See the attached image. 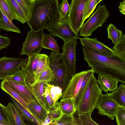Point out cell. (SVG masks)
<instances>
[{"label":"cell","instance_id":"obj_1","mask_svg":"<svg viewBox=\"0 0 125 125\" xmlns=\"http://www.w3.org/2000/svg\"><path fill=\"white\" fill-rule=\"evenodd\" d=\"M84 58L94 73L110 76L125 84V62L116 56L102 55L88 47L83 46Z\"/></svg>","mask_w":125,"mask_h":125},{"label":"cell","instance_id":"obj_2","mask_svg":"<svg viewBox=\"0 0 125 125\" xmlns=\"http://www.w3.org/2000/svg\"><path fill=\"white\" fill-rule=\"evenodd\" d=\"M59 0H34L30 19L26 22L31 30H43L62 16L58 10Z\"/></svg>","mask_w":125,"mask_h":125},{"label":"cell","instance_id":"obj_3","mask_svg":"<svg viewBox=\"0 0 125 125\" xmlns=\"http://www.w3.org/2000/svg\"><path fill=\"white\" fill-rule=\"evenodd\" d=\"M102 91L93 75L88 82L82 94L76 112L92 114L100 99Z\"/></svg>","mask_w":125,"mask_h":125},{"label":"cell","instance_id":"obj_4","mask_svg":"<svg viewBox=\"0 0 125 125\" xmlns=\"http://www.w3.org/2000/svg\"><path fill=\"white\" fill-rule=\"evenodd\" d=\"M48 58L49 66L54 74V83L62 89L63 93L72 77L64 62L62 53L52 52Z\"/></svg>","mask_w":125,"mask_h":125},{"label":"cell","instance_id":"obj_5","mask_svg":"<svg viewBox=\"0 0 125 125\" xmlns=\"http://www.w3.org/2000/svg\"><path fill=\"white\" fill-rule=\"evenodd\" d=\"M110 15L105 6L99 4L95 11L82 26L79 35L84 37L91 36L95 30L103 26Z\"/></svg>","mask_w":125,"mask_h":125},{"label":"cell","instance_id":"obj_6","mask_svg":"<svg viewBox=\"0 0 125 125\" xmlns=\"http://www.w3.org/2000/svg\"><path fill=\"white\" fill-rule=\"evenodd\" d=\"M46 29L53 36L61 38L64 42L74 39H79L78 33L75 32L71 27L68 15L50 25Z\"/></svg>","mask_w":125,"mask_h":125},{"label":"cell","instance_id":"obj_7","mask_svg":"<svg viewBox=\"0 0 125 125\" xmlns=\"http://www.w3.org/2000/svg\"><path fill=\"white\" fill-rule=\"evenodd\" d=\"M88 0H72L68 15L70 25L78 33L84 24L86 6Z\"/></svg>","mask_w":125,"mask_h":125},{"label":"cell","instance_id":"obj_8","mask_svg":"<svg viewBox=\"0 0 125 125\" xmlns=\"http://www.w3.org/2000/svg\"><path fill=\"white\" fill-rule=\"evenodd\" d=\"M44 34L43 30L28 31L25 40L22 43L21 55L29 56L39 54L43 48L42 42Z\"/></svg>","mask_w":125,"mask_h":125},{"label":"cell","instance_id":"obj_9","mask_svg":"<svg viewBox=\"0 0 125 125\" xmlns=\"http://www.w3.org/2000/svg\"><path fill=\"white\" fill-rule=\"evenodd\" d=\"M26 60L5 56L0 58V80H4L21 70Z\"/></svg>","mask_w":125,"mask_h":125},{"label":"cell","instance_id":"obj_10","mask_svg":"<svg viewBox=\"0 0 125 125\" xmlns=\"http://www.w3.org/2000/svg\"><path fill=\"white\" fill-rule=\"evenodd\" d=\"M77 39H74L64 42L62 49L64 62L72 77L76 71V46Z\"/></svg>","mask_w":125,"mask_h":125},{"label":"cell","instance_id":"obj_11","mask_svg":"<svg viewBox=\"0 0 125 125\" xmlns=\"http://www.w3.org/2000/svg\"><path fill=\"white\" fill-rule=\"evenodd\" d=\"M120 106L115 102L107 93L101 94L95 108L100 115H106L112 120L115 118V114Z\"/></svg>","mask_w":125,"mask_h":125},{"label":"cell","instance_id":"obj_12","mask_svg":"<svg viewBox=\"0 0 125 125\" xmlns=\"http://www.w3.org/2000/svg\"><path fill=\"white\" fill-rule=\"evenodd\" d=\"M88 71L89 70L83 71L76 73L72 77L68 86L63 93L62 99L72 98L74 100L83 78Z\"/></svg>","mask_w":125,"mask_h":125},{"label":"cell","instance_id":"obj_13","mask_svg":"<svg viewBox=\"0 0 125 125\" xmlns=\"http://www.w3.org/2000/svg\"><path fill=\"white\" fill-rule=\"evenodd\" d=\"M79 39L83 46L88 47L102 55L108 57H115L112 49L98 41L96 38L86 37L80 38Z\"/></svg>","mask_w":125,"mask_h":125},{"label":"cell","instance_id":"obj_14","mask_svg":"<svg viewBox=\"0 0 125 125\" xmlns=\"http://www.w3.org/2000/svg\"><path fill=\"white\" fill-rule=\"evenodd\" d=\"M42 55L39 53L28 56L21 69L25 73L26 84L28 86L35 82L34 73Z\"/></svg>","mask_w":125,"mask_h":125},{"label":"cell","instance_id":"obj_15","mask_svg":"<svg viewBox=\"0 0 125 125\" xmlns=\"http://www.w3.org/2000/svg\"><path fill=\"white\" fill-rule=\"evenodd\" d=\"M44 94L50 110L57 104L59 100L62 98L63 91L59 86L46 83L44 86Z\"/></svg>","mask_w":125,"mask_h":125},{"label":"cell","instance_id":"obj_16","mask_svg":"<svg viewBox=\"0 0 125 125\" xmlns=\"http://www.w3.org/2000/svg\"><path fill=\"white\" fill-rule=\"evenodd\" d=\"M2 110L10 125H26L25 121L19 110L11 103L5 106L0 103Z\"/></svg>","mask_w":125,"mask_h":125},{"label":"cell","instance_id":"obj_17","mask_svg":"<svg viewBox=\"0 0 125 125\" xmlns=\"http://www.w3.org/2000/svg\"><path fill=\"white\" fill-rule=\"evenodd\" d=\"M6 81L10 84L15 90L27 103L29 101L38 102L34 96L29 86L27 84H23L12 81Z\"/></svg>","mask_w":125,"mask_h":125},{"label":"cell","instance_id":"obj_18","mask_svg":"<svg viewBox=\"0 0 125 125\" xmlns=\"http://www.w3.org/2000/svg\"><path fill=\"white\" fill-rule=\"evenodd\" d=\"M97 81L102 90L107 93L116 90L118 87V81L110 76L98 74Z\"/></svg>","mask_w":125,"mask_h":125},{"label":"cell","instance_id":"obj_19","mask_svg":"<svg viewBox=\"0 0 125 125\" xmlns=\"http://www.w3.org/2000/svg\"><path fill=\"white\" fill-rule=\"evenodd\" d=\"M46 83H47L42 82L29 86L34 97L48 113L49 112L50 109L47 103L44 94V86Z\"/></svg>","mask_w":125,"mask_h":125},{"label":"cell","instance_id":"obj_20","mask_svg":"<svg viewBox=\"0 0 125 125\" xmlns=\"http://www.w3.org/2000/svg\"><path fill=\"white\" fill-rule=\"evenodd\" d=\"M27 106L30 112L41 123L46 118L48 113L38 102L29 101Z\"/></svg>","mask_w":125,"mask_h":125},{"label":"cell","instance_id":"obj_21","mask_svg":"<svg viewBox=\"0 0 125 125\" xmlns=\"http://www.w3.org/2000/svg\"><path fill=\"white\" fill-rule=\"evenodd\" d=\"M10 99L28 125H41V123L30 111L13 97Z\"/></svg>","mask_w":125,"mask_h":125},{"label":"cell","instance_id":"obj_22","mask_svg":"<svg viewBox=\"0 0 125 125\" xmlns=\"http://www.w3.org/2000/svg\"><path fill=\"white\" fill-rule=\"evenodd\" d=\"M0 88L2 90L9 94L30 111L28 107L27 103L15 90L6 80H4L1 82Z\"/></svg>","mask_w":125,"mask_h":125},{"label":"cell","instance_id":"obj_23","mask_svg":"<svg viewBox=\"0 0 125 125\" xmlns=\"http://www.w3.org/2000/svg\"><path fill=\"white\" fill-rule=\"evenodd\" d=\"M107 94L120 107H125V85L124 84L121 83L116 90Z\"/></svg>","mask_w":125,"mask_h":125},{"label":"cell","instance_id":"obj_24","mask_svg":"<svg viewBox=\"0 0 125 125\" xmlns=\"http://www.w3.org/2000/svg\"><path fill=\"white\" fill-rule=\"evenodd\" d=\"M0 27L7 31H12L20 33V30L16 26L3 12L0 7Z\"/></svg>","mask_w":125,"mask_h":125},{"label":"cell","instance_id":"obj_25","mask_svg":"<svg viewBox=\"0 0 125 125\" xmlns=\"http://www.w3.org/2000/svg\"><path fill=\"white\" fill-rule=\"evenodd\" d=\"M60 103L63 114L73 115L76 112V108L73 98L62 99Z\"/></svg>","mask_w":125,"mask_h":125},{"label":"cell","instance_id":"obj_26","mask_svg":"<svg viewBox=\"0 0 125 125\" xmlns=\"http://www.w3.org/2000/svg\"><path fill=\"white\" fill-rule=\"evenodd\" d=\"M25 16L26 22L30 19L33 10L34 0H16Z\"/></svg>","mask_w":125,"mask_h":125},{"label":"cell","instance_id":"obj_27","mask_svg":"<svg viewBox=\"0 0 125 125\" xmlns=\"http://www.w3.org/2000/svg\"><path fill=\"white\" fill-rule=\"evenodd\" d=\"M42 44L43 48L49 49L55 52L59 53V47L57 40L53 38L50 34L44 35Z\"/></svg>","mask_w":125,"mask_h":125},{"label":"cell","instance_id":"obj_28","mask_svg":"<svg viewBox=\"0 0 125 125\" xmlns=\"http://www.w3.org/2000/svg\"><path fill=\"white\" fill-rule=\"evenodd\" d=\"M116 57L125 62V34L123 35L118 42L112 48Z\"/></svg>","mask_w":125,"mask_h":125},{"label":"cell","instance_id":"obj_29","mask_svg":"<svg viewBox=\"0 0 125 125\" xmlns=\"http://www.w3.org/2000/svg\"><path fill=\"white\" fill-rule=\"evenodd\" d=\"M107 30L108 38L112 41L114 45L118 42L123 35V32L112 23L107 27Z\"/></svg>","mask_w":125,"mask_h":125},{"label":"cell","instance_id":"obj_30","mask_svg":"<svg viewBox=\"0 0 125 125\" xmlns=\"http://www.w3.org/2000/svg\"><path fill=\"white\" fill-rule=\"evenodd\" d=\"M94 73L92 69L89 70L88 71L84 76L78 93L74 100L76 108L79 104L80 99L86 86L89 80L94 75Z\"/></svg>","mask_w":125,"mask_h":125},{"label":"cell","instance_id":"obj_31","mask_svg":"<svg viewBox=\"0 0 125 125\" xmlns=\"http://www.w3.org/2000/svg\"><path fill=\"white\" fill-rule=\"evenodd\" d=\"M51 125H77L78 122L73 115L63 114L61 118L58 120L52 122Z\"/></svg>","mask_w":125,"mask_h":125},{"label":"cell","instance_id":"obj_32","mask_svg":"<svg viewBox=\"0 0 125 125\" xmlns=\"http://www.w3.org/2000/svg\"><path fill=\"white\" fill-rule=\"evenodd\" d=\"M54 80L53 73L49 66L41 73L33 84L42 82L50 83L53 82Z\"/></svg>","mask_w":125,"mask_h":125},{"label":"cell","instance_id":"obj_33","mask_svg":"<svg viewBox=\"0 0 125 125\" xmlns=\"http://www.w3.org/2000/svg\"><path fill=\"white\" fill-rule=\"evenodd\" d=\"M0 7L5 14L10 20L19 19L12 9L8 0H0Z\"/></svg>","mask_w":125,"mask_h":125},{"label":"cell","instance_id":"obj_34","mask_svg":"<svg viewBox=\"0 0 125 125\" xmlns=\"http://www.w3.org/2000/svg\"><path fill=\"white\" fill-rule=\"evenodd\" d=\"M49 66L48 56L42 54L34 73L35 81L42 71Z\"/></svg>","mask_w":125,"mask_h":125},{"label":"cell","instance_id":"obj_35","mask_svg":"<svg viewBox=\"0 0 125 125\" xmlns=\"http://www.w3.org/2000/svg\"><path fill=\"white\" fill-rule=\"evenodd\" d=\"M12 9L18 18L19 21L23 24L26 22V19L20 6L16 0H8Z\"/></svg>","mask_w":125,"mask_h":125},{"label":"cell","instance_id":"obj_36","mask_svg":"<svg viewBox=\"0 0 125 125\" xmlns=\"http://www.w3.org/2000/svg\"><path fill=\"white\" fill-rule=\"evenodd\" d=\"M78 117L76 118L80 125H99L93 121L91 117V114L77 113Z\"/></svg>","mask_w":125,"mask_h":125},{"label":"cell","instance_id":"obj_37","mask_svg":"<svg viewBox=\"0 0 125 125\" xmlns=\"http://www.w3.org/2000/svg\"><path fill=\"white\" fill-rule=\"evenodd\" d=\"M4 80L18 82L23 84H27L25 73L21 69L13 74L7 77Z\"/></svg>","mask_w":125,"mask_h":125},{"label":"cell","instance_id":"obj_38","mask_svg":"<svg viewBox=\"0 0 125 125\" xmlns=\"http://www.w3.org/2000/svg\"><path fill=\"white\" fill-rule=\"evenodd\" d=\"M49 113L51 116L52 122L60 119L63 114L61 109L60 103L58 102L56 106L50 110Z\"/></svg>","mask_w":125,"mask_h":125},{"label":"cell","instance_id":"obj_39","mask_svg":"<svg viewBox=\"0 0 125 125\" xmlns=\"http://www.w3.org/2000/svg\"><path fill=\"white\" fill-rule=\"evenodd\" d=\"M115 117L118 125H125V107H120L117 111Z\"/></svg>","mask_w":125,"mask_h":125},{"label":"cell","instance_id":"obj_40","mask_svg":"<svg viewBox=\"0 0 125 125\" xmlns=\"http://www.w3.org/2000/svg\"><path fill=\"white\" fill-rule=\"evenodd\" d=\"M96 0H88L85 10L84 20L88 18L93 12L96 7Z\"/></svg>","mask_w":125,"mask_h":125},{"label":"cell","instance_id":"obj_41","mask_svg":"<svg viewBox=\"0 0 125 125\" xmlns=\"http://www.w3.org/2000/svg\"><path fill=\"white\" fill-rule=\"evenodd\" d=\"M70 7V5L69 4L67 0H62L58 6V10L62 15L65 17L67 15V14L69 10Z\"/></svg>","mask_w":125,"mask_h":125},{"label":"cell","instance_id":"obj_42","mask_svg":"<svg viewBox=\"0 0 125 125\" xmlns=\"http://www.w3.org/2000/svg\"><path fill=\"white\" fill-rule=\"evenodd\" d=\"M10 43V39L0 35V50L7 48Z\"/></svg>","mask_w":125,"mask_h":125},{"label":"cell","instance_id":"obj_43","mask_svg":"<svg viewBox=\"0 0 125 125\" xmlns=\"http://www.w3.org/2000/svg\"><path fill=\"white\" fill-rule=\"evenodd\" d=\"M0 125H10L0 104Z\"/></svg>","mask_w":125,"mask_h":125},{"label":"cell","instance_id":"obj_44","mask_svg":"<svg viewBox=\"0 0 125 125\" xmlns=\"http://www.w3.org/2000/svg\"><path fill=\"white\" fill-rule=\"evenodd\" d=\"M52 122V121L49 113H48L45 119L41 123V125H50Z\"/></svg>","mask_w":125,"mask_h":125},{"label":"cell","instance_id":"obj_45","mask_svg":"<svg viewBox=\"0 0 125 125\" xmlns=\"http://www.w3.org/2000/svg\"><path fill=\"white\" fill-rule=\"evenodd\" d=\"M118 7L120 11L123 14L125 15V1L123 0L122 2H121Z\"/></svg>","mask_w":125,"mask_h":125},{"label":"cell","instance_id":"obj_46","mask_svg":"<svg viewBox=\"0 0 125 125\" xmlns=\"http://www.w3.org/2000/svg\"><path fill=\"white\" fill-rule=\"evenodd\" d=\"M103 0H96V4L97 5L99 3Z\"/></svg>","mask_w":125,"mask_h":125},{"label":"cell","instance_id":"obj_47","mask_svg":"<svg viewBox=\"0 0 125 125\" xmlns=\"http://www.w3.org/2000/svg\"></svg>","mask_w":125,"mask_h":125},{"label":"cell","instance_id":"obj_48","mask_svg":"<svg viewBox=\"0 0 125 125\" xmlns=\"http://www.w3.org/2000/svg\"><path fill=\"white\" fill-rule=\"evenodd\" d=\"M124 0V1H125V0Z\"/></svg>","mask_w":125,"mask_h":125},{"label":"cell","instance_id":"obj_49","mask_svg":"<svg viewBox=\"0 0 125 125\" xmlns=\"http://www.w3.org/2000/svg\"></svg>","mask_w":125,"mask_h":125}]
</instances>
